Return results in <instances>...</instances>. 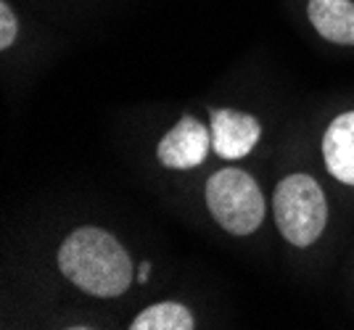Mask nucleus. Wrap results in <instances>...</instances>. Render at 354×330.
Instances as JSON below:
<instances>
[{
    "instance_id": "10",
    "label": "nucleus",
    "mask_w": 354,
    "mask_h": 330,
    "mask_svg": "<svg viewBox=\"0 0 354 330\" xmlns=\"http://www.w3.org/2000/svg\"><path fill=\"white\" fill-rule=\"evenodd\" d=\"M148 275H151V262H143V264H140V270H138V278H140V283H146Z\"/></svg>"
},
{
    "instance_id": "8",
    "label": "nucleus",
    "mask_w": 354,
    "mask_h": 330,
    "mask_svg": "<svg viewBox=\"0 0 354 330\" xmlns=\"http://www.w3.org/2000/svg\"><path fill=\"white\" fill-rule=\"evenodd\" d=\"M133 330H191L193 315L188 312L185 304L177 301H162L143 309L140 315L133 320Z\"/></svg>"
},
{
    "instance_id": "4",
    "label": "nucleus",
    "mask_w": 354,
    "mask_h": 330,
    "mask_svg": "<svg viewBox=\"0 0 354 330\" xmlns=\"http://www.w3.org/2000/svg\"><path fill=\"white\" fill-rule=\"evenodd\" d=\"M212 148V133L193 117H183L175 127L159 140L156 156L169 169H193L207 159Z\"/></svg>"
},
{
    "instance_id": "6",
    "label": "nucleus",
    "mask_w": 354,
    "mask_h": 330,
    "mask_svg": "<svg viewBox=\"0 0 354 330\" xmlns=\"http://www.w3.org/2000/svg\"><path fill=\"white\" fill-rule=\"evenodd\" d=\"M323 159L328 172L344 185H354V111L339 114L323 137Z\"/></svg>"
},
{
    "instance_id": "9",
    "label": "nucleus",
    "mask_w": 354,
    "mask_h": 330,
    "mask_svg": "<svg viewBox=\"0 0 354 330\" xmlns=\"http://www.w3.org/2000/svg\"><path fill=\"white\" fill-rule=\"evenodd\" d=\"M16 35H19V21H16L14 8L3 0L0 3V48L8 50V48L14 46Z\"/></svg>"
},
{
    "instance_id": "1",
    "label": "nucleus",
    "mask_w": 354,
    "mask_h": 330,
    "mask_svg": "<svg viewBox=\"0 0 354 330\" xmlns=\"http://www.w3.org/2000/svg\"><path fill=\"white\" fill-rule=\"evenodd\" d=\"M59 270L80 291L98 299L122 296L133 280V262L111 233L80 227L59 249Z\"/></svg>"
},
{
    "instance_id": "7",
    "label": "nucleus",
    "mask_w": 354,
    "mask_h": 330,
    "mask_svg": "<svg viewBox=\"0 0 354 330\" xmlns=\"http://www.w3.org/2000/svg\"><path fill=\"white\" fill-rule=\"evenodd\" d=\"M312 27L325 40L339 46H354V3L352 0H310Z\"/></svg>"
},
{
    "instance_id": "3",
    "label": "nucleus",
    "mask_w": 354,
    "mask_h": 330,
    "mask_svg": "<svg viewBox=\"0 0 354 330\" xmlns=\"http://www.w3.org/2000/svg\"><path fill=\"white\" fill-rule=\"evenodd\" d=\"M207 206L217 225L233 235H249L265 220V195L243 169H220L209 177Z\"/></svg>"
},
{
    "instance_id": "5",
    "label": "nucleus",
    "mask_w": 354,
    "mask_h": 330,
    "mask_svg": "<svg viewBox=\"0 0 354 330\" xmlns=\"http://www.w3.org/2000/svg\"><path fill=\"white\" fill-rule=\"evenodd\" d=\"M209 133H212V148L217 156L243 159L257 146V140L262 135V124L243 111L217 108V111H212Z\"/></svg>"
},
{
    "instance_id": "2",
    "label": "nucleus",
    "mask_w": 354,
    "mask_h": 330,
    "mask_svg": "<svg viewBox=\"0 0 354 330\" xmlns=\"http://www.w3.org/2000/svg\"><path fill=\"white\" fill-rule=\"evenodd\" d=\"M275 222L291 246H312L328 222V204L323 188L310 175L283 177L272 195Z\"/></svg>"
}]
</instances>
